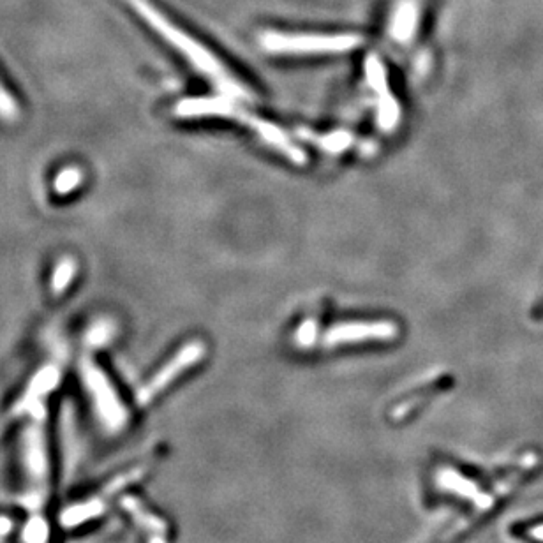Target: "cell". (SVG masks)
Here are the masks:
<instances>
[{"label": "cell", "mask_w": 543, "mask_h": 543, "mask_svg": "<svg viewBox=\"0 0 543 543\" xmlns=\"http://www.w3.org/2000/svg\"><path fill=\"white\" fill-rule=\"evenodd\" d=\"M126 4L156 32L159 38H163L173 50H177L200 75L214 83L217 89L223 92V96L235 97L240 101L242 99L249 101L253 97V92L246 83L242 82L209 46L203 45L170 20L152 0H126Z\"/></svg>", "instance_id": "1"}, {"label": "cell", "mask_w": 543, "mask_h": 543, "mask_svg": "<svg viewBox=\"0 0 543 543\" xmlns=\"http://www.w3.org/2000/svg\"><path fill=\"white\" fill-rule=\"evenodd\" d=\"M34 415L22 434L20 461L25 478V503L38 510L46 501L50 485V461L46 447L45 410L41 401L27 402L20 406Z\"/></svg>", "instance_id": "2"}, {"label": "cell", "mask_w": 543, "mask_h": 543, "mask_svg": "<svg viewBox=\"0 0 543 543\" xmlns=\"http://www.w3.org/2000/svg\"><path fill=\"white\" fill-rule=\"evenodd\" d=\"M364 43L358 34H323V32H281L267 30L260 36V45L272 55H337L357 50Z\"/></svg>", "instance_id": "3"}, {"label": "cell", "mask_w": 543, "mask_h": 543, "mask_svg": "<svg viewBox=\"0 0 543 543\" xmlns=\"http://www.w3.org/2000/svg\"><path fill=\"white\" fill-rule=\"evenodd\" d=\"M83 381H85V387L89 390V394L92 395L96 413L103 420V424H106L110 431L122 429L127 422L129 413H127L124 402L120 401L119 395L115 392L112 381L106 378L105 372L92 362H85L83 364Z\"/></svg>", "instance_id": "4"}, {"label": "cell", "mask_w": 543, "mask_h": 543, "mask_svg": "<svg viewBox=\"0 0 543 543\" xmlns=\"http://www.w3.org/2000/svg\"><path fill=\"white\" fill-rule=\"evenodd\" d=\"M399 334L394 321H346L328 328L323 335V344L335 348L344 344L387 343Z\"/></svg>", "instance_id": "5"}, {"label": "cell", "mask_w": 543, "mask_h": 543, "mask_svg": "<svg viewBox=\"0 0 543 543\" xmlns=\"http://www.w3.org/2000/svg\"><path fill=\"white\" fill-rule=\"evenodd\" d=\"M205 357V344L198 343H189L182 348V350L175 355V357L164 365L161 371L156 372L152 376V380L145 385V387L138 392V404L140 406H149L150 402L156 399L157 395L163 394L166 388L172 385L173 381L179 380L180 376L184 372L189 371L191 367L198 364L201 358Z\"/></svg>", "instance_id": "6"}, {"label": "cell", "mask_w": 543, "mask_h": 543, "mask_svg": "<svg viewBox=\"0 0 543 543\" xmlns=\"http://www.w3.org/2000/svg\"><path fill=\"white\" fill-rule=\"evenodd\" d=\"M365 80L378 99V120L385 131H392L399 124V105L388 87L387 71L378 55H367L364 62Z\"/></svg>", "instance_id": "7"}, {"label": "cell", "mask_w": 543, "mask_h": 543, "mask_svg": "<svg viewBox=\"0 0 543 543\" xmlns=\"http://www.w3.org/2000/svg\"><path fill=\"white\" fill-rule=\"evenodd\" d=\"M143 468H136L133 471L126 473L124 477H120L117 480V484H110L106 487V494H97V498L92 499L89 503H83L80 506H73L69 508L64 517L60 521L64 522L66 526H80L82 522L89 521V519H94L99 514L105 512L106 503L112 499L113 494L117 491H122L124 487L134 482L136 478H140L143 475Z\"/></svg>", "instance_id": "8"}, {"label": "cell", "mask_w": 543, "mask_h": 543, "mask_svg": "<svg viewBox=\"0 0 543 543\" xmlns=\"http://www.w3.org/2000/svg\"><path fill=\"white\" fill-rule=\"evenodd\" d=\"M420 22H422L420 0H397L388 22V34L397 43L406 45L417 38Z\"/></svg>", "instance_id": "9"}, {"label": "cell", "mask_w": 543, "mask_h": 543, "mask_svg": "<svg viewBox=\"0 0 543 543\" xmlns=\"http://www.w3.org/2000/svg\"><path fill=\"white\" fill-rule=\"evenodd\" d=\"M512 535L517 536V540H526V542L543 543V519L536 521L521 522L510 529Z\"/></svg>", "instance_id": "10"}, {"label": "cell", "mask_w": 543, "mask_h": 543, "mask_svg": "<svg viewBox=\"0 0 543 543\" xmlns=\"http://www.w3.org/2000/svg\"><path fill=\"white\" fill-rule=\"evenodd\" d=\"M295 339H297L298 346H304V348L305 346H311L314 343V339H316V323L314 321L304 323L302 327L298 328Z\"/></svg>", "instance_id": "11"}, {"label": "cell", "mask_w": 543, "mask_h": 543, "mask_svg": "<svg viewBox=\"0 0 543 543\" xmlns=\"http://www.w3.org/2000/svg\"><path fill=\"white\" fill-rule=\"evenodd\" d=\"M13 531V522L8 517H0V543H6L8 536Z\"/></svg>", "instance_id": "12"}, {"label": "cell", "mask_w": 543, "mask_h": 543, "mask_svg": "<svg viewBox=\"0 0 543 543\" xmlns=\"http://www.w3.org/2000/svg\"><path fill=\"white\" fill-rule=\"evenodd\" d=\"M533 316H535L536 320H542V318H543V297L540 298V302H538V304H536L535 313H533Z\"/></svg>", "instance_id": "13"}, {"label": "cell", "mask_w": 543, "mask_h": 543, "mask_svg": "<svg viewBox=\"0 0 543 543\" xmlns=\"http://www.w3.org/2000/svg\"><path fill=\"white\" fill-rule=\"evenodd\" d=\"M43 543H46V542H43Z\"/></svg>", "instance_id": "14"}]
</instances>
